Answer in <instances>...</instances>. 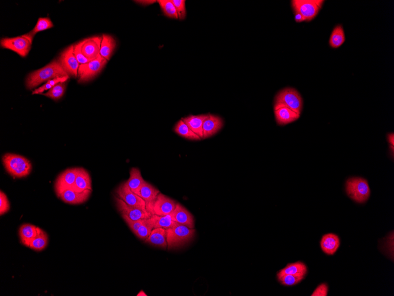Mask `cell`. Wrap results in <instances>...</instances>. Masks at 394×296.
I'll use <instances>...</instances> for the list:
<instances>
[{"instance_id":"obj_42","label":"cell","mask_w":394,"mask_h":296,"mask_svg":"<svg viewBox=\"0 0 394 296\" xmlns=\"http://www.w3.org/2000/svg\"><path fill=\"white\" fill-rule=\"evenodd\" d=\"M328 291V286L326 284H322L317 287L313 292L312 296H326Z\"/></svg>"},{"instance_id":"obj_27","label":"cell","mask_w":394,"mask_h":296,"mask_svg":"<svg viewBox=\"0 0 394 296\" xmlns=\"http://www.w3.org/2000/svg\"><path fill=\"white\" fill-rule=\"evenodd\" d=\"M174 131L176 133L188 140L199 141L202 139L198 135L194 133L189 127L181 119L176 124Z\"/></svg>"},{"instance_id":"obj_22","label":"cell","mask_w":394,"mask_h":296,"mask_svg":"<svg viewBox=\"0 0 394 296\" xmlns=\"http://www.w3.org/2000/svg\"><path fill=\"white\" fill-rule=\"evenodd\" d=\"M323 252L327 255H333L340 246L339 236L333 234H327L323 236L320 242Z\"/></svg>"},{"instance_id":"obj_9","label":"cell","mask_w":394,"mask_h":296,"mask_svg":"<svg viewBox=\"0 0 394 296\" xmlns=\"http://www.w3.org/2000/svg\"><path fill=\"white\" fill-rule=\"evenodd\" d=\"M59 61L69 76L78 78L80 64L74 54V45L66 48L61 54Z\"/></svg>"},{"instance_id":"obj_41","label":"cell","mask_w":394,"mask_h":296,"mask_svg":"<svg viewBox=\"0 0 394 296\" xmlns=\"http://www.w3.org/2000/svg\"><path fill=\"white\" fill-rule=\"evenodd\" d=\"M74 54L77 60L79 63L80 65L85 64L91 61L87 59L84 55L82 54L81 47H80L79 43H77L74 45Z\"/></svg>"},{"instance_id":"obj_5","label":"cell","mask_w":394,"mask_h":296,"mask_svg":"<svg viewBox=\"0 0 394 296\" xmlns=\"http://www.w3.org/2000/svg\"><path fill=\"white\" fill-rule=\"evenodd\" d=\"M348 196L358 203H365L370 196V189L367 180L361 177H352L347 181Z\"/></svg>"},{"instance_id":"obj_3","label":"cell","mask_w":394,"mask_h":296,"mask_svg":"<svg viewBox=\"0 0 394 296\" xmlns=\"http://www.w3.org/2000/svg\"><path fill=\"white\" fill-rule=\"evenodd\" d=\"M303 104L302 97L297 90L291 88H285L275 96L274 110L287 107L301 115Z\"/></svg>"},{"instance_id":"obj_19","label":"cell","mask_w":394,"mask_h":296,"mask_svg":"<svg viewBox=\"0 0 394 296\" xmlns=\"http://www.w3.org/2000/svg\"><path fill=\"white\" fill-rule=\"evenodd\" d=\"M275 120L279 125H285L298 120L301 115L287 107L274 110Z\"/></svg>"},{"instance_id":"obj_36","label":"cell","mask_w":394,"mask_h":296,"mask_svg":"<svg viewBox=\"0 0 394 296\" xmlns=\"http://www.w3.org/2000/svg\"><path fill=\"white\" fill-rule=\"evenodd\" d=\"M69 78V76H64V77H58L57 78L51 79L50 80V81H48L46 83H45L44 85L41 86V87H39V88L35 89L34 91L32 92V94L33 95H35V94L43 93V92L45 91V90L50 89L51 88H53L54 86L57 85L58 83L67 81Z\"/></svg>"},{"instance_id":"obj_10","label":"cell","mask_w":394,"mask_h":296,"mask_svg":"<svg viewBox=\"0 0 394 296\" xmlns=\"http://www.w3.org/2000/svg\"><path fill=\"white\" fill-rule=\"evenodd\" d=\"M79 170V168L68 169L58 176L55 180L54 188L59 198L65 191L72 189L74 185Z\"/></svg>"},{"instance_id":"obj_14","label":"cell","mask_w":394,"mask_h":296,"mask_svg":"<svg viewBox=\"0 0 394 296\" xmlns=\"http://www.w3.org/2000/svg\"><path fill=\"white\" fill-rule=\"evenodd\" d=\"M177 203L166 195L159 193L153 207V214L158 216L170 215L175 210Z\"/></svg>"},{"instance_id":"obj_37","label":"cell","mask_w":394,"mask_h":296,"mask_svg":"<svg viewBox=\"0 0 394 296\" xmlns=\"http://www.w3.org/2000/svg\"><path fill=\"white\" fill-rule=\"evenodd\" d=\"M278 281L286 286H292L298 284L304 277L293 276L291 274H277Z\"/></svg>"},{"instance_id":"obj_23","label":"cell","mask_w":394,"mask_h":296,"mask_svg":"<svg viewBox=\"0 0 394 296\" xmlns=\"http://www.w3.org/2000/svg\"><path fill=\"white\" fill-rule=\"evenodd\" d=\"M145 242L153 246L161 247L163 249L168 248L166 241V229L163 228H154L152 230L151 235L145 240Z\"/></svg>"},{"instance_id":"obj_32","label":"cell","mask_w":394,"mask_h":296,"mask_svg":"<svg viewBox=\"0 0 394 296\" xmlns=\"http://www.w3.org/2000/svg\"><path fill=\"white\" fill-rule=\"evenodd\" d=\"M53 23H52L49 17H40L38 19L36 26L34 29L28 33L27 35L33 40V38L36 34L44 30L51 29L53 27Z\"/></svg>"},{"instance_id":"obj_4","label":"cell","mask_w":394,"mask_h":296,"mask_svg":"<svg viewBox=\"0 0 394 296\" xmlns=\"http://www.w3.org/2000/svg\"><path fill=\"white\" fill-rule=\"evenodd\" d=\"M195 230L178 224L173 228L166 229V241L168 250L179 248L193 238Z\"/></svg>"},{"instance_id":"obj_30","label":"cell","mask_w":394,"mask_h":296,"mask_svg":"<svg viewBox=\"0 0 394 296\" xmlns=\"http://www.w3.org/2000/svg\"><path fill=\"white\" fill-rule=\"evenodd\" d=\"M151 218L153 224H154V228L166 229L173 228L178 224V223L173 220L172 215L171 214L165 216L152 215Z\"/></svg>"},{"instance_id":"obj_16","label":"cell","mask_w":394,"mask_h":296,"mask_svg":"<svg viewBox=\"0 0 394 296\" xmlns=\"http://www.w3.org/2000/svg\"><path fill=\"white\" fill-rule=\"evenodd\" d=\"M223 125H224V122L220 117L208 114L203 124V139L213 136L221 130Z\"/></svg>"},{"instance_id":"obj_8","label":"cell","mask_w":394,"mask_h":296,"mask_svg":"<svg viewBox=\"0 0 394 296\" xmlns=\"http://www.w3.org/2000/svg\"><path fill=\"white\" fill-rule=\"evenodd\" d=\"M107 61L100 55L95 60L87 64L80 65L78 78L79 83H85L91 81L98 75L105 67Z\"/></svg>"},{"instance_id":"obj_12","label":"cell","mask_w":394,"mask_h":296,"mask_svg":"<svg viewBox=\"0 0 394 296\" xmlns=\"http://www.w3.org/2000/svg\"><path fill=\"white\" fill-rule=\"evenodd\" d=\"M115 200L116 201L117 208L121 212V215L126 216L132 220L146 219L152 217V215L147 210L131 207L118 196H115Z\"/></svg>"},{"instance_id":"obj_33","label":"cell","mask_w":394,"mask_h":296,"mask_svg":"<svg viewBox=\"0 0 394 296\" xmlns=\"http://www.w3.org/2000/svg\"><path fill=\"white\" fill-rule=\"evenodd\" d=\"M154 229V224L152 218L145 219L144 223L136 232L135 235L142 240H146L151 235L152 230Z\"/></svg>"},{"instance_id":"obj_24","label":"cell","mask_w":394,"mask_h":296,"mask_svg":"<svg viewBox=\"0 0 394 296\" xmlns=\"http://www.w3.org/2000/svg\"><path fill=\"white\" fill-rule=\"evenodd\" d=\"M39 228L33 225L26 224L20 226L19 235L21 242L24 245L29 247L30 243L38 234Z\"/></svg>"},{"instance_id":"obj_28","label":"cell","mask_w":394,"mask_h":296,"mask_svg":"<svg viewBox=\"0 0 394 296\" xmlns=\"http://www.w3.org/2000/svg\"><path fill=\"white\" fill-rule=\"evenodd\" d=\"M306 273L307 267L305 264L299 261V262L288 264L277 274H291L293 276L304 277Z\"/></svg>"},{"instance_id":"obj_25","label":"cell","mask_w":394,"mask_h":296,"mask_svg":"<svg viewBox=\"0 0 394 296\" xmlns=\"http://www.w3.org/2000/svg\"><path fill=\"white\" fill-rule=\"evenodd\" d=\"M116 46V40L114 37L108 34H103L102 43H101L100 55L107 61H109Z\"/></svg>"},{"instance_id":"obj_26","label":"cell","mask_w":394,"mask_h":296,"mask_svg":"<svg viewBox=\"0 0 394 296\" xmlns=\"http://www.w3.org/2000/svg\"><path fill=\"white\" fill-rule=\"evenodd\" d=\"M145 182V180L143 179L140 170L134 168L131 169L130 178L125 183L132 191L137 194Z\"/></svg>"},{"instance_id":"obj_34","label":"cell","mask_w":394,"mask_h":296,"mask_svg":"<svg viewBox=\"0 0 394 296\" xmlns=\"http://www.w3.org/2000/svg\"><path fill=\"white\" fill-rule=\"evenodd\" d=\"M66 87V82L59 83L57 85L54 86L53 88L48 90V92L41 93V95L49 97V98L54 101H58L62 98V96L64 95Z\"/></svg>"},{"instance_id":"obj_20","label":"cell","mask_w":394,"mask_h":296,"mask_svg":"<svg viewBox=\"0 0 394 296\" xmlns=\"http://www.w3.org/2000/svg\"><path fill=\"white\" fill-rule=\"evenodd\" d=\"M72 189L78 192L90 190H92V180L89 173L83 168H79L78 175L76 176L74 185Z\"/></svg>"},{"instance_id":"obj_39","label":"cell","mask_w":394,"mask_h":296,"mask_svg":"<svg viewBox=\"0 0 394 296\" xmlns=\"http://www.w3.org/2000/svg\"><path fill=\"white\" fill-rule=\"evenodd\" d=\"M10 208L9 201L6 194L1 191L0 192V215H3L9 212Z\"/></svg>"},{"instance_id":"obj_6","label":"cell","mask_w":394,"mask_h":296,"mask_svg":"<svg viewBox=\"0 0 394 296\" xmlns=\"http://www.w3.org/2000/svg\"><path fill=\"white\" fill-rule=\"evenodd\" d=\"M323 0H293L291 4L295 13L301 15L304 22H310L318 15Z\"/></svg>"},{"instance_id":"obj_31","label":"cell","mask_w":394,"mask_h":296,"mask_svg":"<svg viewBox=\"0 0 394 296\" xmlns=\"http://www.w3.org/2000/svg\"><path fill=\"white\" fill-rule=\"evenodd\" d=\"M345 41V35L343 27L337 25L334 28L329 39V44L333 48H337L343 45Z\"/></svg>"},{"instance_id":"obj_7","label":"cell","mask_w":394,"mask_h":296,"mask_svg":"<svg viewBox=\"0 0 394 296\" xmlns=\"http://www.w3.org/2000/svg\"><path fill=\"white\" fill-rule=\"evenodd\" d=\"M33 40L27 34L23 36L2 39L0 43L2 48L16 52L21 57L25 58L29 54Z\"/></svg>"},{"instance_id":"obj_40","label":"cell","mask_w":394,"mask_h":296,"mask_svg":"<svg viewBox=\"0 0 394 296\" xmlns=\"http://www.w3.org/2000/svg\"><path fill=\"white\" fill-rule=\"evenodd\" d=\"M125 221L130 228L131 231L135 234L136 232L138 231L139 227L144 223L145 219H139V220H132V219L129 218L126 216L122 215Z\"/></svg>"},{"instance_id":"obj_13","label":"cell","mask_w":394,"mask_h":296,"mask_svg":"<svg viewBox=\"0 0 394 296\" xmlns=\"http://www.w3.org/2000/svg\"><path fill=\"white\" fill-rule=\"evenodd\" d=\"M118 197L131 207L146 210V204L142 198L132 191L125 183L121 184L116 190Z\"/></svg>"},{"instance_id":"obj_43","label":"cell","mask_w":394,"mask_h":296,"mask_svg":"<svg viewBox=\"0 0 394 296\" xmlns=\"http://www.w3.org/2000/svg\"><path fill=\"white\" fill-rule=\"evenodd\" d=\"M135 2L144 6H148L153 4V3H156V1H154V0H140V1H138L137 0V1H135Z\"/></svg>"},{"instance_id":"obj_38","label":"cell","mask_w":394,"mask_h":296,"mask_svg":"<svg viewBox=\"0 0 394 296\" xmlns=\"http://www.w3.org/2000/svg\"><path fill=\"white\" fill-rule=\"evenodd\" d=\"M174 6H175L178 17L180 20L186 19L187 16L186 1L185 0H172Z\"/></svg>"},{"instance_id":"obj_21","label":"cell","mask_w":394,"mask_h":296,"mask_svg":"<svg viewBox=\"0 0 394 296\" xmlns=\"http://www.w3.org/2000/svg\"><path fill=\"white\" fill-rule=\"evenodd\" d=\"M208 114L190 116L183 118L182 120L194 133L198 135L201 139H203V124Z\"/></svg>"},{"instance_id":"obj_29","label":"cell","mask_w":394,"mask_h":296,"mask_svg":"<svg viewBox=\"0 0 394 296\" xmlns=\"http://www.w3.org/2000/svg\"><path fill=\"white\" fill-rule=\"evenodd\" d=\"M48 240L46 232L39 228L37 235L30 243L29 248L36 252H41L46 248Z\"/></svg>"},{"instance_id":"obj_18","label":"cell","mask_w":394,"mask_h":296,"mask_svg":"<svg viewBox=\"0 0 394 296\" xmlns=\"http://www.w3.org/2000/svg\"><path fill=\"white\" fill-rule=\"evenodd\" d=\"M92 190H86L78 192L72 189H68L62 193L59 198L64 203L71 205L82 204L89 199Z\"/></svg>"},{"instance_id":"obj_45","label":"cell","mask_w":394,"mask_h":296,"mask_svg":"<svg viewBox=\"0 0 394 296\" xmlns=\"http://www.w3.org/2000/svg\"><path fill=\"white\" fill-rule=\"evenodd\" d=\"M388 141L390 144H391L392 147L393 148L394 146V135L393 133L389 134L388 135Z\"/></svg>"},{"instance_id":"obj_2","label":"cell","mask_w":394,"mask_h":296,"mask_svg":"<svg viewBox=\"0 0 394 296\" xmlns=\"http://www.w3.org/2000/svg\"><path fill=\"white\" fill-rule=\"evenodd\" d=\"M3 164L10 175L15 178H22L29 175L32 165L24 157L8 153L3 156Z\"/></svg>"},{"instance_id":"obj_35","label":"cell","mask_w":394,"mask_h":296,"mask_svg":"<svg viewBox=\"0 0 394 296\" xmlns=\"http://www.w3.org/2000/svg\"><path fill=\"white\" fill-rule=\"evenodd\" d=\"M163 14L167 17L171 19H179L175 6H174L172 0H158L157 1Z\"/></svg>"},{"instance_id":"obj_17","label":"cell","mask_w":394,"mask_h":296,"mask_svg":"<svg viewBox=\"0 0 394 296\" xmlns=\"http://www.w3.org/2000/svg\"><path fill=\"white\" fill-rule=\"evenodd\" d=\"M171 215H172L173 220L178 224L186 226L191 229H194V219L193 216L183 205L177 203L175 210Z\"/></svg>"},{"instance_id":"obj_11","label":"cell","mask_w":394,"mask_h":296,"mask_svg":"<svg viewBox=\"0 0 394 296\" xmlns=\"http://www.w3.org/2000/svg\"><path fill=\"white\" fill-rule=\"evenodd\" d=\"M102 36H93L83 40L79 44L82 54L90 61L95 60L100 56L101 43H102Z\"/></svg>"},{"instance_id":"obj_46","label":"cell","mask_w":394,"mask_h":296,"mask_svg":"<svg viewBox=\"0 0 394 296\" xmlns=\"http://www.w3.org/2000/svg\"><path fill=\"white\" fill-rule=\"evenodd\" d=\"M138 295H146L145 292H143L142 291L140 292V293H139Z\"/></svg>"},{"instance_id":"obj_15","label":"cell","mask_w":394,"mask_h":296,"mask_svg":"<svg viewBox=\"0 0 394 296\" xmlns=\"http://www.w3.org/2000/svg\"><path fill=\"white\" fill-rule=\"evenodd\" d=\"M159 190L156 189L152 184L146 182L143 184L137 194L140 196L146 204V208L150 213L153 214V207L157 196L159 194Z\"/></svg>"},{"instance_id":"obj_44","label":"cell","mask_w":394,"mask_h":296,"mask_svg":"<svg viewBox=\"0 0 394 296\" xmlns=\"http://www.w3.org/2000/svg\"><path fill=\"white\" fill-rule=\"evenodd\" d=\"M295 21L298 23H301L304 22L302 16L299 13H295Z\"/></svg>"},{"instance_id":"obj_1","label":"cell","mask_w":394,"mask_h":296,"mask_svg":"<svg viewBox=\"0 0 394 296\" xmlns=\"http://www.w3.org/2000/svg\"><path fill=\"white\" fill-rule=\"evenodd\" d=\"M69 76L63 68L59 60H54L42 68L31 72L28 75L26 81L28 89L36 88L41 83L58 77Z\"/></svg>"}]
</instances>
